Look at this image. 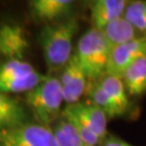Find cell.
Returning a JSON list of instances; mask_svg holds the SVG:
<instances>
[{
	"instance_id": "16",
	"label": "cell",
	"mask_w": 146,
	"mask_h": 146,
	"mask_svg": "<svg viewBox=\"0 0 146 146\" xmlns=\"http://www.w3.org/2000/svg\"><path fill=\"white\" fill-rule=\"evenodd\" d=\"M58 146H88L67 119L61 117L51 127Z\"/></svg>"
},
{
	"instance_id": "5",
	"label": "cell",
	"mask_w": 146,
	"mask_h": 146,
	"mask_svg": "<svg viewBox=\"0 0 146 146\" xmlns=\"http://www.w3.org/2000/svg\"><path fill=\"white\" fill-rule=\"evenodd\" d=\"M0 146H58L51 127L31 120L27 123L0 130Z\"/></svg>"
},
{
	"instance_id": "10",
	"label": "cell",
	"mask_w": 146,
	"mask_h": 146,
	"mask_svg": "<svg viewBox=\"0 0 146 146\" xmlns=\"http://www.w3.org/2000/svg\"><path fill=\"white\" fill-rule=\"evenodd\" d=\"M75 2L72 0H31L28 1L29 14L38 22L52 24L73 15Z\"/></svg>"
},
{
	"instance_id": "13",
	"label": "cell",
	"mask_w": 146,
	"mask_h": 146,
	"mask_svg": "<svg viewBox=\"0 0 146 146\" xmlns=\"http://www.w3.org/2000/svg\"><path fill=\"white\" fill-rule=\"evenodd\" d=\"M101 31L110 43V48L121 46L144 37L123 16L107 24Z\"/></svg>"
},
{
	"instance_id": "15",
	"label": "cell",
	"mask_w": 146,
	"mask_h": 146,
	"mask_svg": "<svg viewBox=\"0 0 146 146\" xmlns=\"http://www.w3.org/2000/svg\"><path fill=\"white\" fill-rule=\"evenodd\" d=\"M100 87L104 90L115 104L120 115L123 116L130 110V101L128 98V92L121 78L105 75L101 79L96 80Z\"/></svg>"
},
{
	"instance_id": "8",
	"label": "cell",
	"mask_w": 146,
	"mask_h": 146,
	"mask_svg": "<svg viewBox=\"0 0 146 146\" xmlns=\"http://www.w3.org/2000/svg\"><path fill=\"white\" fill-rule=\"evenodd\" d=\"M146 53V37L111 48L106 68V75L121 78L125 69Z\"/></svg>"
},
{
	"instance_id": "19",
	"label": "cell",
	"mask_w": 146,
	"mask_h": 146,
	"mask_svg": "<svg viewBox=\"0 0 146 146\" xmlns=\"http://www.w3.org/2000/svg\"><path fill=\"white\" fill-rule=\"evenodd\" d=\"M100 146H133V145H131L128 142L123 141V140H121V139L117 137V136L108 134V136L101 143Z\"/></svg>"
},
{
	"instance_id": "1",
	"label": "cell",
	"mask_w": 146,
	"mask_h": 146,
	"mask_svg": "<svg viewBox=\"0 0 146 146\" xmlns=\"http://www.w3.org/2000/svg\"><path fill=\"white\" fill-rule=\"evenodd\" d=\"M78 29L79 24L75 16L42 27L38 40L49 75L61 72L73 56V40Z\"/></svg>"
},
{
	"instance_id": "7",
	"label": "cell",
	"mask_w": 146,
	"mask_h": 146,
	"mask_svg": "<svg viewBox=\"0 0 146 146\" xmlns=\"http://www.w3.org/2000/svg\"><path fill=\"white\" fill-rule=\"evenodd\" d=\"M58 78L62 84L64 102L66 105L80 102L81 98L87 93L89 80L75 53L60 72Z\"/></svg>"
},
{
	"instance_id": "18",
	"label": "cell",
	"mask_w": 146,
	"mask_h": 146,
	"mask_svg": "<svg viewBox=\"0 0 146 146\" xmlns=\"http://www.w3.org/2000/svg\"><path fill=\"white\" fill-rule=\"evenodd\" d=\"M123 17L142 36L146 37V1H129Z\"/></svg>"
},
{
	"instance_id": "4",
	"label": "cell",
	"mask_w": 146,
	"mask_h": 146,
	"mask_svg": "<svg viewBox=\"0 0 146 146\" xmlns=\"http://www.w3.org/2000/svg\"><path fill=\"white\" fill-rule=\"evenodd\" d=\"M46 77L25 60H5L0 64V91L11 95L27 94Z\"/></svg>"
},
{
	"instance_id": "6",
	"label": "cell",
	"mask_w": 146,
	"mask_h": 146,
	"mask_svg": "<svg viewBox=\"0 0 146 146\" xmlns=\"http://www.w3.org/2000/svg\"><path fill=\"white\" fill-rule=\"evenodd\" d=\"M62 116L64 118H73L89 127L103 142L108 136L107 119L103 110L90 101H80L76 104L66 105L63 108Z\"/></svg>"
},
{
	"instance_id": "17",
	"label": "cell",
	"mask_w": 146,
	"mask_h": 146,
	"mask_svg": "<svg viewBox=\"0 0 146 146\" xmlns=\"http://www.w3.org/2000/svg\"><path fill=\"white\" fill-rule=\"evenodd\" d=\"M86 94L88 96V101H90L91 103H93L99 108H101L108 118L111 119V118L121 116L119 110H117L115 104L113 103L111 99L106 94L104 90L100 87V84L96 81L89 82Z\"/></svg>"
},
{
	"instance_id": "11",
	"label": "cell",
	"mask_w": 146,
	"mask_h": 146,
	"mask_svg": "<svg viewBox=\"0 0 146 146\" xmlns=\"http://www.w3.org/2000/svg\"><path fill=\"white\" fill-rule=\"evenodd\" d=\"M33 120L24 101L0 91V130H9Z\"/></svg>"
},
{
	"instance_id": "3",
	"label": "cell",
	"mask_w": 146,
	"mask_h": 146,
	"mask_svg": "<svg viewBox=\"0 0 146 146\" xmlns=\"http://www.w3.org/2000/svg\"><path fill=\"white\" fill-rule=\"evenodd\" d=\"M110 50L111 48L103 33L95 27H91L80 37L74 53L89 82L96 81L106 75Z\"/></svg>"
},
{
	"instance_id": "14",
	"label": "cell",
	"mask_w": 146,
	"mask_h": 146,
	"mask_svg": "<svg viewBox=\"0 0 146 146\" xmlns=\"http://www.w3.org/2000/svg\"><path fill=\"white\" fill-rule=\"evenodd\" d=\"M121 80L128 94L140 96L146 93V53L125 69Z\"/></svg>"
},
{
	"instance_id": "12",
	"label": "cell",
	"mask_w": 146,
	"mask_h": 146,
	"mask_svg": "<svg viewBox=\"0 0 146 146\" xmlns=\"http://www.w3.org/2000/svg\"><path fill=\"white\" fill-rule=\"evenodd\" d=\"M129 1L125 0H95L91 9V20L93 27L102 31L107 24L122 17Z\"/></svg>"
},
{
	"instance_id": "2",
	"label": "cell",
	"mask_w": 146,
	"mask_h": 146,
	"mask_svg": "<svg viewBox=\"0 0 146 146\" xmlns=\"http://www.w3.org/2000/svg\"><path fill=\"white\" fill-rule=\"evenodd\" d=\"M23 101L33 120L43 125L52 127L62 117L63 113L64 95L58 76L48 74L41 84L25 94Z\"/></svg>"
},
{
	"instance_id": "9",
	"label": "cell",
	"mask_w": 146,
	"mask_h": 146,
	"mask_svg": "<svg viewBox=\"0 0 146 146\" xmlns=\"http://www.w3.org/2000/svg\"><path fill=\"white\" fill-rule=\"evenodd\" d=\"M29 48L25 29L14 23L0 25V55L5 60H24Z\"/></svg>"
}]
</instances>
